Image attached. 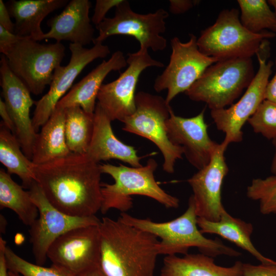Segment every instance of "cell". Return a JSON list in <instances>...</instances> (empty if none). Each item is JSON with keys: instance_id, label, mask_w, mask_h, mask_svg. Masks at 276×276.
<instances>
[{"instance_id": "6da1fadb", "label": "cell", "mask_w": 276, "mask_h": 276, "mask_svg": "<svg viewBox=\"0 0 276 276\" xmlns=\"http://www.w3.org/2000/svg\"><path fill=\"white\" fill-rule=\"evenodd\" d=\"M36 181L50 202L71 216L90 217L102 204L100 165L87 154L71 153L33 167Z\"/></svg>"}, {"instance_id": "7a4b0ae2", "label": "cell", "mask_w": 276, "mask_h": 276, "mask_svg": "<svg viewBox=\"0 0 276 276\" xmlns=\"http://www.w3.org/2000/svg\"><path fill=\"white\" fill-rule=\"evenodd\" d=\"M99 229L100 265L107 276H154L159 255L156 236L107 217Z\"/></svg>"}, {"instance_id": "3957f363", "label": "cell", "mask_w": 276, "mask_h": 276, "mask_svg": "<svg viewBox=\"0 0 276 276\" xmlns=\"http://www.w3.org/2000/svg\"><path fill=\"white\" fill-rule=\"evenodd\" d=\"M192 195L185 212L177 218L164 222H156L150 219L134 217L126 212L121 213L118 219L123 222L148 232L159 238V255L166 256L186 255L191 247H196L200 253L213 258L225 255L236 257L241 253L224 244L218 238L204 236L197 224Z\"/></svg>"}, {"instance_id": "277c9868", "label": "cell", "mask_w": 276, "mask_h": 276, "mask_svg": "<svg viewBox=\"0 0 276 276\" xmlns=\"http://www.w3.org/2000/svg\"><path fill=\"white\" fill-rule=\"evenodd\" d=\"M157 166L152 158L140 167H127L121 164L119 166L100 165L102 173L109 175L114 180L112 184L101 183V212L105 214L112 209L126 212L132 208L133 195L151 198L167 209L178 208L179 199L161 188L155 179L154 172Z\"/></svg>"}, {"instance_id": "5b68a950", "label": "cell", "mask_w": 276, "mask_h": 276, "mask_svg": "<svg viewBox=\"0 0 276 276\" xmlns=\"http://www.w3.org/2000/svg\"><path fill=\"white\" fill-rule=\"evenodd\" d=\"M238 9H224L215 22L201 32L197 43L204 55L218 61L251 58L260 52L264 40L275 33L264 31L253 33L241 24Z\"/></svg>"}, {"instance_id": "8992f818", "label": "cell", "mask_w": 276, "mask_h": 276, "mask_svg": "<svg viewBox=\"0 0 276 276\" xmlns=\"http://www.w3.org/2000/svg\"><path fill=\"white\" fill-rule=\"evenodd\" d=\"M255 76L251 58L220 60L208 67L185 93L192 101L204 102L211 110L225 108L248 87Z\"/></svg>"}, {"instance_id": "52a82bcc", "label": "cell", "mask_w": 276, "mask_h": 276, "mask_svg": "<svg viewBox=\"0 0 276 276\" xmlns=\"http://www.w3.org/2000/svg\"><path fill=\"white\" fill-rule=\"evenodd\" d=\"M135 104L134 112L122 121V130L153 143L163 156V170L173 173L175 163L182 158L183 152L167 136L166 122L170 117V105L162 97L143 91L135 94Z\"/></svg>"}, {"instance_id": "ba28073f", "label": "cell", "mask_w": 276, "mask_h": 276, "mask_svg": "<svg viewBox=\"0 0 276 276\" xmlns=\"http://www.w3.org/2000/svg\"><path fill=\"white\" fill-rule=\"evenodd\" d=\"M4 55L12 72L31 93L38 95L51 84L55 70L64 57L65 47L60 42L41 44L22 37Z\"/></svg>"}, {"instance_id": "9c48e42d", "label": "cell", "mask_w": 276, "mask_h": 276, "mask_svg": "<svg viewBox=\"0 0 276 276\" xmlns=\"http://www.w3.org/2000/svg\"><path fill=\"white\" fill-rule=\"evenodd\" d=\"M114 16L106 17L96 26L99 31L94 44L102 43L113 35H128L134 37L140 43V47L151 49L154 52L165 50L167 40L161 35L166 31L165 20L168 12L164 9L148 14L134 12L128 1H122L116 7Z\"/></svg>"}, {"instance_id": "30bf717a", "label": "cell", "mask_w": 276, "mask_h": 276, "mask_svg": "<svg viewBox=\"0 0 276 276\" xmlns=\"http://www.w3.org/2000/svg\"><path fill=\"white\" fill-rule=\"evenodd\" d=\"M28 191L38 211V217L29 231L33 254L37 265L43 266L49 247L60 236L71 229L98 225L100 222L101 220L96 215L76 217L60 211L50 202L36 181Z\"/></svg>"}, {"instance_id": "8fae6325", "label": "cell", "mask_w": 276, "mask_h": 276, "mask_svg": "<svg viewBox=\"0 0 276 276\" xmlns=\"http://www.w3.org/2000/svg\"><path fill=\"white\" fill-rule=\"evenodd\" d=\"M189 37L186 42H182L177 37L171 39L172 53L169 64L154 83L156 91L167 90L165 100L168 105L177 95L186 93L208 67L218 61L199 50L195 35L190 34Z\"/></svg>"}, {"instance_id": "7c38bea8", "label": "cell", "mask_w": 276, "mask_h": 276, "mask_svg": "<svg viewBox=\"0 0 276 276\" xmlns=\"http://www.w3.org/2000/svg\"><path fill=\"white\" fill-rule=\"evenodd\" d=\"M269 55V42H264L258 56L259 66L257 74L244 94L228 108L211 110V117L217 129L225 134L223 142L227 145L242 141V127L265 100L273 63L266 62Z\"/></svg>"}, {"instance_id": "4fadbf2b", "label": "cell", "mask_w": 276, "mask_h": 276, "mask_svg": "<svg viewBox=\"0 0 276 276\" xmlns=\"http://www.w3.org/2000/svg\"><path fill=\"white\" fill-rule=\"evenodd\" d=\"M128 66L115 80L103 84L97 96L98 103L108 117L113 121L122 122L135 110V90L139 77L146 68L163 67V62L153 59L148 49L140 47L133 53H129Z\"/></svg>"}, {"instance_id": "5bb4252c", "label": "cell", "mask_w": 276, "mask_h": 276, "mask_svg": "<svg viewBox=\"0 0 276 276\" xmlns=\"http://www.w3.org/2000/svg\"><path fill=\"white\" fill-rule=\"evenodd\" d=\"M87 49L77 43H71L69 63L60 65L54 71L50 88L39 100L35 101V108L32 118L33 127L38 133L39 128L49 120L58 102L65 96L74 80L85 67L98 58H103L110 53L108 46L97 42Z\"/></svg>"}, {"instance_id": "9a60e30c", "label": "cell", "mask_w": 276, "mask_h": 276, "mask_svg": "<svg viewBox=\"0 0 276 276\" xmlns=\"http://www.w3.org/2000/svg\"><path fill=\"white\" fill-rule=\"evenodd\" d=\"M99 225L77 227L58 237L47 252L52 264L74 276L99 265Z\"/></svg>"}, {"instance_id": "2e32d148", "label": "cell", "mask_w": 276, "mask_h": 276, "mask_svg": "<svg viewBox=\"0 0 276 276\" xmlns=\"http://www.w3.org/2000/svg\"><path fill=\"white\" fill-rule=\"evenodd\" d=\"M1 86L2 97L15 126V134L24 154L32 160L37 135L30 118V111L35 101L31 92L10 70L6 56L0 61Z\"/></svg>"}, {"instance_id": "e0dca14e", "label": "cell", "mask_w": 276, "mask_h": 276, "mask_svg": "<svg viewBox=\"0 0 276 276\" xmlns=\"http://www.w3.org/2000/svg\"><path fill=\"white\" fill-rule=\"evenodd\" d=\"M227 146L224 142L219 144L210 163L187 180L198 217L218 221L226 210L222 202L221 189L228 172L224 157Z\"/></svg>"}, {"instance_id": "ac0fdd59", "label": "cell", "mask_w": 276, "mask_h": 276, "mask_svg": "<svg viewBox=\"0 0 276 276\" xmlns=\"http://www.w3.org/2000/svg\"><path fill=\"white\" fill-rule=\"evenodd\" d=\"M204 111L203 109L194 117L183 118L175 114L171 108L170 117L166 122L169 141L182 148L188 161L198 170L210 163L219 144L209 135Z\"/></svg>"}, {"instance_id": "d6986e66", "label": "cell", "mask_w": 276, "mask_h": 276, "mask_svg": "<svg viewBox=\"0 0 276 276\" xmlns=\"http://www.w3.org/2000/svg\"><path fill=\"white\" fill-rule=\"evenodd\" d=\"M91 3L88 0H72L59 14L49 19L50 30L43 40L53 39L56 42L70 41L83 46L93 42L95 30L89 17Z\"/></svg>"}, {"instance_id": "ffe728a7", "label": "cell", "mask_w": 276, "mask_h": 276, "mask_svg": "<svg viewBox=\"0 0 276 276\" xmlns=\"http://www.w3.org/2000/svg\"><path fill=\"white\" fill-rule=\"evenodd\" d=\"M111 120L97 103L94 114V131L87 155L94 162L111 159L126 163L131 167H140L142 157L139 156L134 147L119 140L114 135Z\"/></svg>"}, {"instance_id": "44dd1931", "label": "cell", "mask_w": 276, "mask_h": 276, "mask_svg": "<svg viewBox=\"0 0 276 276\" xmlns=\"http://www.w3.org/2000/svg\"><path fill=\"white\" fill-rule=\"evenodd\" d=\"M127 64L123 53L121 51L114 52L107 61L103 60L74 85L58 102L56 108L65 109L78 106L87 113L94 114L96 100L106 77L111 71H120Z\"/></svg>"}, {"instance_id": "7402d4cb", "label": "cell", "mask_w": 276, "mask_h": 276, "mask_svg": "<svg viewBox=\"0 0 276 276\" xmlns=\"http://www.w3.org/2000/svg\"><path fill=\"white\" fill-rule=\"evenodd\" d=\"M67 0H12L6 6L15 19L14 33L39 41L44 33L41 29L44 18L54 11L65 7Z\"/></svg>"}, {"instance_id": "603a6c76", "label": "cell", "mask_w": 276, "mask_h": 276, "mask_svg": "<svg viewBox=\"0 0 276 276\" xmlns=\"http://www.w3.org/2000/svg\"><path fill=\"white\" fill-rule=\"evenodd\" d=\"M243 264L237 261L231 266H221L213 257L202 253L166 256L160 276H244Z\"/></svg>"}, {"instance_id": "cb8c5ba5", "label": "cell", "mask_w": 276, "mask_h": 276, "mask_svg": "<svg viewBox=\"0 0 276 276\" xmlns=\"http://www.w3.org/2000/svg\"><path fill=\"white\" fill-rule=\"evenodd\" d=\"M197 224L203 234H215L220 236L249 253L261 264H276L275 261L262 255L252 243V224L232 216L226 210L218 221H212L198 217Z\"/></svg>"}, {"instance_id": "d4e9b609", "label": "cell", "mask_w": 276, "mask_h": 276, "mask_svg": "<svg viewBox=\"0 0 276 276\" xmlns=\"http://www.w3.org/2000/svg\"><path fill=\"white\" fill-rule=\"evenodd\" d=\"M65 135L64 109L56 108L41 127L34 143L32 161L35 165L47 164L70 154Z\"/></svg>"}, {"instance_id": "484cf974", "label": "cell", "mask_w": 276, "mask_h": 276, "mask_svg": "<svg viewBox=\"0 0 276 276\" xmlns=\"http://www.w3.org/2000/svg\"><path fill=\"white\" fill-rule=\"evenodd\" d=\"M0 162L9 174H15L24 188L29 189L36 181L34 164L23 152L16 136L1 122L0 127Z\"/></svg>"}, {"instance_id": "4316f807", "label": "cell", "mask_w": 276, "mask_h": 276, "mask_svg": "<svg viewBox=\"0 0 276 276\" xmlns=\"http://www.w3.org/2000/svg\"><path fill=\"white\" fill-rule=\"evenodd\" d=\"M15 182L11 175L0 170V208L11 210L19 220L29 227L36 220L38 211L29 191Z\"/></svg>"}, {"instance_id": "83f0119b", "label": "cell", "mask_w": 276, "mask_h": 276, "mask_svg": "<svg viewBox=\"0 0 276 276\" xmlns=\"http://www.w3.org/2000/svg\"><path fill=\"white\" fill-rule=\"evenodd\" d=\"M65 112V135L67 147L72 153L86 154L94 131V114L81 107H67Z\"/></svg>"}, {"instance_id": "f1b7e54d", "label": "cell", "mask_w": 276, "mask_h": 276, "mask_svg": "<svg viewBox=\"0 0 276 276\" xmlns=\"http://www.w3.org/2000/svg\"><path fill=\"white\" fill-rule=\"evenodd\" d=\"M240 19L242 25L253 33L264 31L276 33V15L265 0H238Z\"/></svg>"}, {"instance_id": "f546056e", "label": "cell", "mask_w": 276, "mask_h": 276, "mask_svg": "<svg viewBox=\"0 0 276 276\" xmlns=\"http://www.w3.org/2000/svg\"><path fill=\"white\" fill-rule=\"evenodd\" d=\"M246 195L259 202L261 214H276V175L253 179L247 188Z\"/></svg>"}, {"instance_id": "4dcf8cb0", "label": "cell", "mask_w": 276, "mask_h": 276, "mask_svg": "<svg viewBox=\"0 0 276 276\" xmlns=\"http://www.w3.org/2000/svg\"><path fill=\"white\" fill-rule=\"evenodd\" d=\"M5 255L8 270L21 276H74L53 264L48 267L29 262L18 256L7 245Z\"/></svg>"}, {"instance_id": "1f68e13d", "label": "cell", "mask_w": 276, "mask_h": 276, "mask_svg": "<svg viewBox=\"0 0 276 276\" xmlns=\"http://www.w3.org/2000/svg\"><path fill=\"white\" fill-rule=\"evenodd\" d=\"M247 122L255 132L269 140L276 137V102L264 100Z\"/></svg>"}, {"instance_id": "d6a6232c", "label": "cell", "mask_w": 276, "mask_h": 276, "mask_svg": "<svg viewBox=\"0 0 276 276\" xmlns=\"http://www.w3.org/2000/svg\"><path fill=\"white\" fill-rule=\"evenodd\" d=\"M244 276H276V264L253 265L243 264Z\"/></svg>"}, {"instance_id": "836d02e7", "label": "cell", "mask_w": 276, "mask_h": 276, "mask_svg": "<svg viewBox=\"0 0 276 276\" xmlns=\"http://www.w3.org/2000/svg\"><path fill=\"white\" fill-rule=\"evenodd\" d=\"M122 0H97L94 15L91 19L96 26L102 22L106 18L107 12L112 7H116Z\"/></svg>"}, {"instance_id": "e575fe53", "label": "cell", "mask_w": 276, "mask_h": 276, "mask_svg": "<svg viewBox=\"0 0 276 276\" xmlns=\"http://www.w3.org/2000/svg\"><path fill=\"white\" fill-rule=\"evenodd\" d=\"M21 37L0 25V52L5 55Z\"/></svg>"}, {"instance_id": "d590c367", "label": "cell", "mask_w": 276, "mask_h": 276, "mask_svg": "<svg viewBox=\"0 0 276 276\" xmlns=\"http://www.w3.org/2000/svg\"><path fill=\"white\" fill-rule=\"evenodd\" d=\"M199 2L196 0H170L169 11L173 14H181L190 10Z\"/></svg>"}, {"instance_id": "8d00e7d4", "label": "cell", "mask_w": 276, "mask_h": 276, "mask_svg": "<svg viewBox=\"0 0 276 276\" xmlns=\"http://www.w3.org/2000/svg\"><path fill=\"white\" fill-rule=\"evenodd\" d=\"M8 8L3 0H0V25L14 33V23L11 19Z\"/></svg>"}, {"instance_id": "74e56055", "label": "cell", "mask_w": 276, "mask_h": 276, "mask_svg": "<svg viewBox=\"0 0 276 276\" xmlns=\"http://www.w3.org/2000/svg\"><path fill=\"white\" fill-rule=\"evenodd\" d=\"M0 115L2 118V123L11 132L15 134V126L13 120L7 109L4 101L0 99Z\"/></svg>"}, {"instance_id": "f35d334b", "label": "cell", "mask_w": 276, "mask_h": 276, "mask_svg": "<svg viewBox=\"0 0 276 276\" xmlns=\"http://www.w3.org/2000/svg\"><path fill=\"white\" fill-rule=\"evenodd\" d=\"M7 245L6 241L0 237V276H9V270L7 266L5 249Z\"/></svg>"}, {"instance_id": "ab89813d", "label": "cell", "mask_w": 276, "mask_h": 276, "mask_svg": "<svg viewBox=\"0 0 276 276\" xmlns=\"http://www.w3.org/2000/svg\"><path fill=\"white\" fill-rule=\"evenodd\" d=\"M275 64L276 67V57ZM265 100L276 102V71L274 76L267 84L265 94Z\"/></svg>"}, {"instance_id": "60d3db41", "label": "cell", "mask_w": 276, "mask_h": 276, "mask_svg": "<svg viewBox=\"0 0 276 276\" xmlns=\"http://www.w3.org/2000/svg\"><path fill=\"white\" fill-rule=\"evenodd\" d=\"M76 276H107L103 271L100 265L90 268Z\"/></svg>"}, {"instance_id": "b9f144b4", "label": "cell", "mask_w": 276, "mask_h": 276, "mask_svg": "<svg viewBox=\"0 0 276 276\" xmlns=\"http://www.w3.org/2000/svg\"><path fill=\"white\" fill-rule=\"evenodd\" d=\"M272 141L274 147L275 152L271 165V172L273 175H276V137L272 139Z\"/></svg>"}, {"instance_id": "7bdbcfd3", "label": "cell", "mask_w": 276, "mask_h": 276, "mask_svg": "<svg viewBox=\"0 0 276 276\" xmlns=\"http://www.w3.org/2000/svg\"><path fill=\"white\" fill-rule=\"evenodd\" d=\"M1 233H5L6 227V220L3 215H1Z\"/></svg>"}, {"instance_id": "ee69618b", "label": "cell", "mask_w": 276, "mask_h": 276, "mask_svg": "<svg viewBox=\"0 0 276 276\" xmlns=\"http://www.w3.org/2000/svg\"><path fill=\"white\" fill-rule=\"evenodd\" d=\"M269 5L272 6L274 8V13L276 15V0H269L267 1Z\"/></svg>"}, {"instance_id": "f6af8a7d", "label": "cell", "mask_w": 276, "mask_h": 276, "mask_svg": "<svg viewBox=\"0 0 276 276\" xmlns=\"http://www.w3.org/2000/svg\"><path fill=\"white\" fill-rule=\"evenodd\" d=\"M8 274H9V276H21L19 273H17L16 272H12V271H9V272H8Z\"/></svg>"}]
</instances>
